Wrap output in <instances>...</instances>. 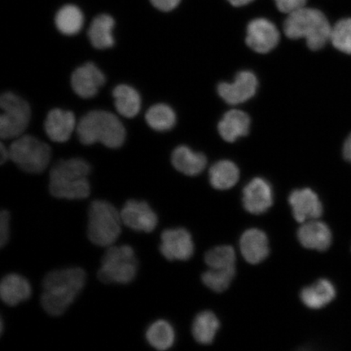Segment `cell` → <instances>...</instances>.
I'll return each instance as SVG.
<instances>
[{
  "instance_id": "cell-25",
  "label": "cell",
  "mask_w": 351,
  "mask_h": 351,
  "mask_svg": "<svg viewBox=\"0 0 351 351\" xmlns=\"http://www.w3.org/2000/svg\"><path fill=\"white\" fill-rule=\"evenodd\" d=\"M239 169L230 160H221L210 169V182L217 190H229L234 186L239 179Z\"/></svg>"
},
{
  "instance_id": "cell-38",
  "label": "cell",
  "mask_w": 351,
  "mask_h": 351,
  "mask_svg": "<svg viewBox=\"0 0 351 351\" xmlns=\"http://www.w3.org/2000/svg\"><path fill=\"white\" fill-rule=\"evenodd\" d=\"M232 5L235 7H241L247 5V4L253 1V0H228Z\"/></svg>"
},
{
  "instance_id": "cell-36",
  "label": "cell",
  "mask_w": 351,
  "mask_h": 351,
  "mask_svg": "<svg viewBox=\"0 0 351 351\" xmlns=\"http://www.w3.org/2000/svg\"><path fill=\"white\" fill-rule=\"evenodd\" d=\"M8 160H10V147L8 148L3 143H0V164H5Z\"/></svg>"
},
{
  "instance_id": "cell-30",
  "label": "cell",
  "mask_w": 351,
  "mask_h": 351,
  "mask_svg": "<svg viewBox=\"0 0 351 351\" xmlns=\"http://www.w3.org/2000/svg\"><path fill=\"white\" fill-rule=\"evenodd\" d=\"M205 262L210 269H223L235 267L234 250L230 245L215 247L206 254Z\"/></svg>"
},
{
  "instance_id": "cell-3",
  "label": "cell",
  "mask_w": 351,
  "mask_h": 351,
  "mask_svg": "<svg viewBox=\"0 0 351 351\" xmlns=\"http://www.w3.org/2000/svg\"><path fill=\"white\" fill-rule=\"evenodd\" d=\"M76 130L83 145L100 143L112 149L121 147L126 136L125 127L119 118L102 110L86 113L79 121Z\"/></svg>"
},
{
  "instance_id": "cell-29",
  "label": "cell",
  "mask_w": 351,
  "mask_h": 351,
  "mask_svg": "<svg viewBox=\"0 0 351 351\" xmlns=\"http://www.w3.org/2000/svg\"><path fill=\"white\" fill-rule=\"evenodd\" d=\"M146 121L154 130L163 132L173 128L177 117L169 105L159 104L148 109Z\"/></svg>"
},
{
  "instance_id": "cell-2",
  "label": "cell",
  "mask_w": 351,
  "mask_h": 351,
  "mask_svg": "<svg viewBox=\"0 0 351 351\" xmlns=\"http://www.w3.org/2000/svg\"><path fill=\"white\" fill-rule=\"evenodd\" d=\"M91 168L85 160H60L50 171L49 191L57 199H84L90 194L88 176Z\"/></svg>"
},
{
  "instance_id": "cell-34",
  "label": "cell",
  "mask_w": 351,
  "mask_h": 351,
  "mask_svg": "<svg viewBox=\"0 0 351 351\" xmlns=\"http://www.w3.org/2000/svg\"><path fill=\"white\" fill-rule=\"evenodd\" d=\"M276 5L280 12L291 14L306 5V0H275Z\"/></svg>"
},
{
  "instance_id": "cell-18",
  "label": "cell",
  "mask_w": 351,
  "mask_h": 351,
  "mask_svg": "<svg viewBox=\"0 0 351 351\" xmlns=\"http://www.w3.org/2000/svg\"><path fill=\"white\" fill-rule=\"evenodd\" d=\"M240 249L245 260L252 265L265 261L269 254V240L265 232L258 229L245 231L240 240Z\"/></svg>"
},
{
  "instance_id": "cell-27",
  "label": "cell",
  "mask_w": 351,
  "mask_h": 351,
  "mask_svg": "<svg viewBox=\"0 0 351 351\" xmlns=\"http://www.w3.org/2000/svg\"><path fill=\"white\" fill-rule=\"evenodd\" d=\"M55 23L61 34L72 36L81 32L84 24V16L77 6L65 5L56 13Z\"/></svg>"
},
{
  "instance_id": "cell-15",
  "label": "cell",
  "mask_w": 351,
  "mask_h": 351,
  "mask_svg": "<svg viewBox=\"0 0 351 351\" xmlns=\"http://www.w3.org/2000/svg\"><path fill=\"white\" fill-rule=\"evenodd\" d=\"M289 203L291 206L293 217L298 222L304 223L322 217V202L311 189L293 191L289 197Z\"/></svg>"
},
{
  "instance_id": "cell-23",
  "label": "cell",
  "mask_w": 351,
  "mask_h": 351,
  "mask_svg": "<svg viewBox=\"0 0 351 351\" xmlns=\"http://www.w3.org/2000/svg\"><path fill=\"white\" fill-rule=\"evenodd\" d=\"M336 291L333 285L326 279L305 287L300 293L304 304L311 309H319L326 306L335 298Z\"/></svg>"
},
{
  "instance_id": "cell-37",
  "label": "cell",
  "mask_w": 351,
  "mask_h": 351,
  "mask_svg": "<svg viewBox=\"0 0 351 351\" xmlns=\"http://www.w3.org/2000/svg\"><path fill=\"white\" fill-rule=\"evenodd\" d=\"M343 156L345 159L351 163V134L344 143Z\"/></svg>"
},
{
  "instance_id": "cell-24",
  "label": "cell",
  "mask_w": 351,
  "mask_h": 351,
  "mask_svg": "<svg viewBox=\"0 0 351 351\" xmlns=\"http://www.w3.org/2000/svg\"><path fill=\"white\" fill-rule=\"evenodd\" d=\"M114 104L118 113L126 118H134L141 110L142 101L138 92L128 85H119L113 90Z\"/></svg>"
},
{
  "instance_id": "cell-12",
  "label": "cell",
  "mask_w": 351,
  "mask_h": 351,
  "mask_svg": "<svg viewBox=\"0 0 351 351\" xmlns=\"http://www.w3.org/2000/svg\"><path fill=\"white\" fill-rule=\"evenodd\" d=\"M257 77L251 71L237 74L234 82H222L218 86V93L227 104L236 105L247 102L256 95Z\"/></svg>"
},
{
  "instance_id": "cell-7",
  "label": "cell",
  "mask_w": 351,
  "mask_h": 351,
  "mask_svg": "<svg viewBox=\"0 0 351 351\" xmlns=\"http://www.w3.org/2000/svg\"><path fill=\"white\" fill-rule=\"evenodd\" d=\"M10 160L25 173L38 174L43 172L51 159L49 145L32 135H21L10 147Z\"/></svg>"
},
{
  "instance_id": "cell-9",
  "label": "cell",
  "mask_w": 351,
  "mask_h": 351,
  "mask_svg": "<svg viewBox=\"0 0 351 351\" xmlns=\"http://www.w3.org/2000/svg\"><path fill=\"white\" fill-rule=\"evenodd\" d=\"M160 251L169 261H188L195 252L192 237L186 229L165 230L161 234Z\"/></svg>"
},
{
  "instance_id": "cell-8",
  "label": "cell",
  "mask_w": 351,
  "mask_h": 351,
  "mask_svg": "<svg viewBox=\"0 0 351 351\" xmlns=\"http://www.w3.org/2000/svg\"><path fill=\"white\" fill-rule=\"evenodd\" d=\"M0 138L15 139L23 135L32 119V109L26 101L11 92L0 98Z\"/></svg>"
},
{
  "instance_id": "cell-26",
  "label": "cell",
  "mask_w": 351,
  "mask_h": 351,
  "mask_svg": "<svg viewBox=\"0 0 351 351\" xmlns=\"http://www.w3.org/2000/svg\"><path fill=\"white\" fill-rule=\"evenodd\" d=\"M176 339L174 328L165 319L156 320L147 329L146 339L149 345L158 350H167L172 348Z\"/></svg>"
},
{
  "instance_id": "cell-16",
  "label": "cell",
  "mask_w": 351,
  "mask_h": 351,
  "mask_svg": "<svg viewBox=\"0 0 351 351\" xmlns=\"http://www.w3.org/2000/svg\"><path fill=\"white\" fill-rule=\"evenodd\" d=\"M77 125L74 114L60 108L52 109L44 124L47 137L51 141L59 143L67 142Z\"/></svg>"
},
{
  "instance_id": "cell-22",
  "label": "cell",
  "mask_w": 351,
  "mask_h": 351,
  "mask_svg": "<svg viewBox=\"0 0 351 351\" xmlns=\"http://www.w3.org/2000/svg\"><path fill=\"white\" fill-rule=\"evenodd\" d=\"M115 21L111 16L100 14L95 17L88 30L90 42L96 49L104 50L115 44L112 30Z\"/></svg>"
},
{
  "instance_id": "cell-4",
  "label": "cell",
  "mask_w": 351,
  "mask_h": 351,
  "mask_svg": "<svg viewBox=\"0 0 351 351\" xmlns=\"http://www.w3.org/2000/svg\"><path fill=\"white\" fill-rule=\"evenodd\" d=\"M332 27L322 12L315 8H301L289 14L284 32L291 39L304 38L311 50L317 51L330 40Z\"/></svg>"
},
{
  "instance_id": "cell-1",
  "label": "cell",
  "mask_w": 351,
  "mask_h": 351,
  "mask_svg": "<svg viewBox=\"0 0 351 351\" xmlns=\"http://www.w3.org/2000/svg\"><path fill=\"white\" fill-rule=\"evenodd\" d=\"M86 275L80 267H69L48 274L43 282L41 305L51 317L65 313L84 288Z\"/></svg>"
},
{
  "instance_id": "cell-5",
  "label": "cell",
  "mask_w": 351,
  "mask_h": 351,
  "mask_svg": "<svg viewBox=\"0 0 351 351\" xmlns=\"http://www.w3.org/2000/svg\"><path fill=\"white\" fill-rule=\"evenodd\" d=\"M121 213L109 202L95 200L88 212L87 236L99 247H111L121 232Z\"/></svg>"
},
{
  "instance_id": "cell-33",
  "label": "cell",
  "mask_w": 351,
  "mask_h": 351,
  "mask_svg": "<svg viewBox=\"0 0 351 351\" xmlns=\"http://www.w3.org/2000/svg\"><path fill=\"white\" fill-rule=\"evenodd\" d=\"M10 214L6 210L0 213V245L3 247L10 239Z\"/></svg>"
},
{
  "instance_id": "cell-17",
  "label": "cell",
  "mask_w": 351,
  "mask_h": 351,
  "mask_svg": "<svg viewBox=\"0 0 351 351\" xmlns=\"http://www.w3.org/2000/svg\"><path fill=\"white\" fill-rule=\"evenodd\" d=\"M298 238L302 247L315 251L324 252L332 243V232L322 221L311 219L304 223L298 231Z\"/></svg>"
},
{
  "instance_id": "cell-28",
  "label": "cell",
  "mask_w": 351,
  "mask_h": 351,
  "mask_svg": "<svg viewBox=\"0 0 351 351\" xmlns=\"http://www.w3.org/2000/svg\"><path fill=\"white\" fill-rule=\"evenodd\" d=\"M219 328V322L217 315L212 311H203L197 315L193 323V336L199 343L209 345L216 337Z\"/></svg>"
},
{
  "instance_id": "cell-32",
  "label": "cell",
  "mask_w": 351,
  "mask_h": 351,
  "mask_svg": "<svg viewBox=\"0 0 351 351\" xmlns=\"http://www.w3.org/2000/svg\"><path fill=\"white\" fill-rule=\"evenodd\" d=\"M330 40L337 50L351 54V19H342L333 26Z\"/></svg>"
},
{
  "instance_id": "cell-6",
  "label": "cell",
  "mask_w": 351,
  "mask_h": 351,
  "mask_svg": "<svg viewBox=\"0 0 351 351\" xmlns=\"http://www.w3.org/2000/svg\"><path fill=\"white\" fill-rule=\"evenodd\" d=\"M138 269V260L130 245H111L102 258L98 278L105 284H129L137 276Z\"/></svg>"
},
{
  "instance_id": "cell-13",
  "label": "cell",
  "mask_w": 351,
  "mask_h": 351,
  "mask_svg": "<svg viewBox=\"0 0 351 351\" xmlns=\"http://www.w3.org/2000/svg\"><path fill=\"white\" fill-rule=\"evenodd\" d=\"M106 78L95 64L89 62L74 70L71 85L74 92L82 99H90L98 94Z\"/></svg>"
},
{
  "instance_id": "cell-31",
  "label": "cell",
  "mask_w": 351,
  "mask_h": 351,
  "mask_svg": "<svg viewBox=\"0 0 351 351\" xmlns=\"http://www.w3.org/2000/svg\"><path fill=\"white\" fill-rule=\"evenodd\" d=\"M235 267L231 269H214L205 271L202 280L206 287L215 292L221 293L229 288L235 276Z\"/></svg>"
},
{
  "instance_id": "cell-19",
  "label": "cell",
  "mask_w": 351,
  "mask_h": 351,
  "mask_svg": "<svg viewBox=\"0 0 351 351\" xmlns=\"http://www.w3.org/2000/svg\"><path fill=\"white\" fill-rule=\"evenodd\" d=\"M32 293V285L27 279L19 274H8L0 284V297L4 304L10 306H15L28 300Z\"/></svg>"
},
{
  "instance_id": "cell-11",
  "label": "cell",
  "mask_w": 351,
  "mask_h": 351,
  "mask_svg": "<svg viewBox=\"0 0 351 351\" xmlns=\"http://www.w3.org/2000/svg\"><path fill=\"white\" fill-rule=\"evenodd\" d=\"M122 223L138 232H151L158 225L157 215L147 202L127 201L121 210Z\"/></svg>"
},
{
  "instance_id": "cell-20",
  "label": "cell",
  "mask_w": 351,
  "mask_h": 351,
  "mask_svg": "<svg viewBox=\"0 0 351 351\" xmlns=\"http://www.w3.org/2000/svg\"><path fill=\"white\" fill-rule=\"evenodd\" d=\"M250 125L251 120L247 113L239 110H231L219 122L218 131L225 141L234 143L237 139L247 135Z\"/></svg>"
},
{
  "instance_id": "cell-35",
  "label": "cell",
  "mask_w": 351,
  "mask_h": 351,
  "mask_svg": "<svg viewBox=\"0 0 351 351\" xmlns=\"http://www.w3.org/2000/svg\"><path fill=\"white\" fill-rule=\"evenodd\" d=\"M153 6L162 12H170L178 6L181 0H151Z\"/></svg>"
},
{
  "instance_id": "cell-21",
  "label": "cell",
  "mask_w": 351,
  "mask_h": 351,
  "mask_svg": "<svg viewBox=\"0 0 351 351\" xmlns=\"http://www.w3.org/2000/svg\"><path fill=\"white\" fill-rule=\"evenodd\" d=\"M171 160L176 169L187 176L199 175L207 165V159L204 154L193 152L186 146L176 148Z\"/></svg>"
},
{
  "instance_id": "cell-14",
  "label": "cell",
  "mask_w": 351,
  "mask_h": 351,
  "mask_svg": "<svg viewBox=\"0 0 351 351\" xmlns=\"http://www.w3.org/2000/svg\"><path fill=\"white\" fill-rule=\"evenodd\" d=\"M243 206L248 213L261 215L274 204L273 189L269 182L261 178L252 180L243 190Z\"/></svg>"
},
{
  "instance_id": "cell-10",
  "label": "cell",
  "mask_w": 351,
  "mask_h": 351,
  "mask_svg": "<svg viewBox=\"0 0 351 351\" xmlns=\"http://www.w3.org/2000/svg\"><path fill=\"white\" fill-rule=\"evenodd\" d=\"M280 34L273 22L265 19L250 22L245 42L253 51L261 54L267 53L278 46Z\"/></svg>"
}]
</instances>
